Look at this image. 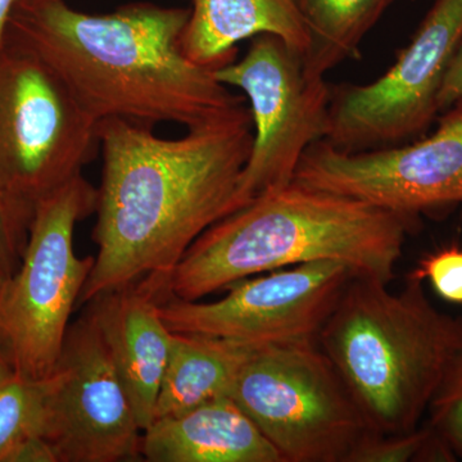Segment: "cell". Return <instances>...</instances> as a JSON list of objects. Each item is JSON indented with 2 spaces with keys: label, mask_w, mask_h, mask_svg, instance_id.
<instances>
[{
  "label": "cell",
  "mask_w": 462,
  "mask_h": 462,
  "mask_svg": "<svg viewBox=\"0 0 462 462\" xmlns=\"http://www.w3.org/2000/svg\"><path fill=\"white\" fill-rule=\"evenodd\" d=\"M355 273L346 264H297L227 287L215 302L163 298L161 316L172 333L247 343L307 342L322 325Z\"/></svg>",
  "instance_id": "8fae6325"
},
{
  "label": "cell",
  "mask_w": 462,
  "mask_h": 462,
  "mask_svg": "<svg viewBox=\"0 0 462 462\" xmlns=\"http://www.w3.org/2000/svg\"><path fill=\"white\" fill-rule=\"evenodd\" d=\"M215 76L243 91L254 123V144L236 190L239 209L291 184L307 149L327 138L331 88L309 80L302 54L270 33L254 38L245 57L218 67Z\"/></svg>",
  "instance_id": "ba28073f"
},
{
  "label": "cell",
  "mask_w": 462,
  "mask_h": 462,
  "mask_svg": "<svg viewBox=\"0 0 462 462\" xmlns=\"http://www.w3.org/2000/svg\"><path fill=\"white\" fill-rule=\"evenodd\" d=\"M254 346L236 340L173 333L154 420L230 397L240 367Z\"/></svg>",
  "instance_id": "2e32d148"
},
{
  "label": "cell",
  "mask_w": 462,
  "mask_h": 462,
  "mask_svg": "<svg viewBox=\"0 0 462 462\" xmlns=\"http://www.w3.org/2000/svg\"><path fill=\"white\" fill-rule=\"evenodd\" d=\"M458 103H462V42L440 88L439 96H438V112L439 115L443 114Z\"/></svg>",
  "instance_id": "603a6c76"
},
{
  "label": "cell",
  "mask_w": 462,
  "mask_h": 462,
  "mask_svg": "<svg viewBox=\"0 0 462 462\" xmlns=\"http://www.w3.org/2000/svg\"><path fill=\"white\" fill-rule=\"evenodd\" d=\"M189 14L143 2L106 14H85L67 2L17 5L7 38L42 58L98 123L123 118L189 130L247 107L215 69L182 53Z\"/></svg>",
  "instance_id": "7a4b0ae2"
},
{
  "label": "cell",
  "mask_w": 462,
  "mask_h": 462,
  "mask_svg": "<svg viewBox=\"0 0 462 462\" xmlns=\"http://www.w3.org/2000/svg\"><path fill=\"white\" fill-rule=\"evenodd\" d=\"M48 389V378H25L0 354V462L26 438L42 437Z\"/></svg>",
  "instance_id": "ac0fdd59"
},
{
  "label": "cell",
  "mask_w": 462,
  "mask_h": 462,
  "mask_svg": "<svg viewBox=\"0 0 462 462\" xmlns=\"http://www.w3.org/2000/svg\"><path fill=\"white\" fill-rule=\"evenodd\" d=\"M48 2H67V0H18L17 5H39Z\"/></svg>",
  "instance_id": "484cf974"
},
{
  "label": "cell",
  "mask_w": 462,
  "mask_h": 462,
  "mask_svg": "<svg viewBox=\"0 0 462 462\" xmlns=\"http://www.w3.org/2000/svg\"><path fill=\"white\" fill-rule=\"evenodd\" d=\"M190 14L180 47L191 62L207 69L233 62L236 44L263 33L278 36L305 54L309 35L294 0H188Z\"/></svg>",
  "instance_id": "9a60e30c"
},
{
  "label": "cell",
  "mask_w": 462,
  "mask_h": 462,
  "mask_svg": "<svg viewBox=\"0 0 462 462\" xmlns=\"http://www.w3.org/2000/svg\"><path fill=\"white\" fill-rule=\"evenodd\" d=\"M97 197L81 173L36 202L21 263L0 284V352L25 378H48L60 360L96 261L76 254L75 227Z\"/></svg>",
  "instance_id": "5b68a950"
},
{
  "label": "cell",
  "mask_w": 462,
  "mask_h": 462,
  "mask_svg": "<svg viewBox=\"0 0 462 462\" xmlns=\"http://www.w3.org/2000/svg\"><path fill=\"white\" fill-rule=\"evenodd\" d=\"M163 298L166 282L147 278L88 303L142 430L156 418L172 346L173 333L160 311Z\"/></svg>",
  "instance_id": "4fadbf2b"
},
{
  "label": "cell",
  "mask_w": 462,
  "mask_h": 462,
  "mask_svg": "<svg viewBox=\"0 0 462 462\" xmlns=\"http://www.w3.org/2000/svg\"><path fill=\"white\" fill-rule=\"evenodd\" d=\"M309 44L302 56L309 80L324 76L346 60L358 58L360 45L394 0H294Z\"/></svg>",
  "instance_id": "e0dca14e"
},
{
  "label": "cell",
  "mask_w": 462,
  "mask_h": 462,
  "mask_svg": "<svg viewBox=\"0 0 462 462\" xmlns=\"http://www.w3.org/2000/svg\"><path fill=\"white\" fill-rule=\"evenodd\" d=\"M354 276L319 333L367 430H415L455 356L462 349V316L438 310L424 285L407 276L398 291Z\"/></svg>",
  "instance_id": "277c9868"
},
{
  "label": "cell",
  "mask_w": 462,
  "mask_h": 462,
  "mask_svg": "<svg viewBox=\"0 0 462 462\" xmlns=\"http://www.w3.org/2000/svg\"><path fill=\"white\" fill-rule=\"evenodd\" d=\"M462 42V0H434L411 42L378 80L331 88L325 142L343 152L401 145L422 135Z\"/></svg>",
  "instance_id": "9c48e42d"
},
{
  "label": "cell",
  "mask_w": 462,
  "mask_h": 462,
  "mask_svg": "<svg viewBox=\"0 0 462 462\" xmlns=\"http://www.w3.org/2000/svg\"><path fill=\"white\" fill-rule=\"evenodd\" d=\"M430 425L402 434H379L367 430L346 462H416Z\"/></svg>",
  "instance_id": "44dd1931"
},
{
  "label": "cell",
  "mask_w": 462,
  "mask_h": 462,
  "mask_svg": "<svg viewBox=\"0 0 462 462\" xmlns=\"http://www.w3.org/2000/svg\"><path fill=\"white\" fill-rule=\"evenodd\" d=\"M48 383L42 438L58 462L142 457L143 430L89 309L69 325Z\"/></svg>",
  "instance_id": "7c38bea8"
},
{
  "label": "cell",
  "mask_w": 462,
  "mask_h": 462,
  "mask_svg": "<svg viewBox=\"0 0 462 462\" xmlns=\"http://www.w3.org/2000/svg\"><path fill=\"white\" fill-rule=\"evenodd\" d=\"M428 424L462 460V349L455 356L431 398Z\"/></svg>",
  "instance_id": "d6986e66"
},
{
  "label": "cell",
  "mask_w": 462,
  "mask_h": 462,
  "mask_svg": "<svg viewBox=\"0 0 462 462\" xmlns=\"http://www.w3.org/2000/svg\"><path fill=\"white\" fill-rule=\"evenodd\" d=\"M0 354H2V352H0Z\"/></svg>",
  "instance_id": "4316f807"
},
{
  "label": "cell",
  "mask_w": 462,
  "mask_h": 462,
  "mask_svg": "<svg viewBox=\"0 0 462 462\" xmlns=\"http://www.w3.org/2000/svg\"><path fill=\"white\" fill-rule=\"evenodd\" d=\"M149 462H284L230 397L178 416L158 418L142 434Z\"/></svg>",
  "instance_id": "5bb4252c"
},
{
  "label": "cell",
  "mask_w": 462,
  "mask_h": 462,
  "mask_svg": "<svg viewBox=\"0 0 462 462\" xmlns=\"http://www.w3.org/2000/svg\"><path fill=\"white\" fill-rule=\"evenodd\" d=\"M252 130L249 107L178 139L123 118L100 121L103 170L93 233L98 254L78 306L143 279L167 285L191 245L236 211Z\"/></svg>",
  "instance_id": "6da1fadb"
},
{
  "label": "cell",
  "mask_w": 462,
  "mask_h": 462,
  "mask_svg": "<svg viewBox=\"0 0 462 462\" xmlns=\"http://www.w3.org/2000/svg\"><path fill=\"white\" fill-rule=\"evenodd\" d=\"M33 207L0 194V284L16 272L25 251Z\"/></svg>",
  "instance_id": "ffe728a7"
},
{
  "label": "cell",
  "mask_w": 462,
  "mask_h": 462,
  "mask_svg": "<svg viewBox=\"0 0 462 462\" xmlns=\"http://www.w3.org/2000/svg\"><path fill=\"white\" fill-rule=\"evenodd\" d=\"M230 398L284 462H346L369 430L316 340L254 346Z\"/></svg>",
  "instance_id": "8992f818"
},
{
  "label": "cell",
  "mask_w": 462,
  "mask_h": 462,
  "mask_svg": "<svg viewBox=\"0 0 462 462\" xmlns=\"http://www.w3.org/2000/svg\"><path fill=\"white\" fill-rule=\"evenodd\" d=\"M5 462H58L54 449L42 437L26 438L9 452Z\"/></svg>",
  "instance_id": "cb8c5ba5"
},
{
  "label": "cell",
  "mask_w": 462,
  "mask_h": 462,
  "mask_svg": "<svg viewBox=\"0 0 462 462\" xmlns=\"http://www.w3.org/2000/svg\"><path fill=\"white\" fill-rule=\"evenodd\" d=\"M413 221L291 181L207 229L172 270L166 298L199 300L256 273L321 261L389 284Z\"/></svg>",
  "instance_id": "3957f363"
},
{
  "label": "cell",
  "mask_w": 462,
  "mask_h": 462,
  "mask_svg": "<svg viewBox=\"0 0 462 462\" xmlns=\"http://www.w3.org/2000/svg\"><path fill=\"white\" fill-rule=\"evenodd\" d=\"M440 115L436 132L412 144L343 152L325 141L315 143L303 154L293 181L412 220L462 205V103Z\"/></svg>",
  "instance_id": "30bf717a"
},
{
  "label": "cell",
  "mask_w": 462,
  "mask_h": 462,
  "mask_svg": "<svg viewBox=\"0 0 462 462\" xmlns=\"http://www.w3.org/2000/svg\"><path fill=\"white\" fill-rule=\"evenodd\" d=\"M98 121L42 58L7 38L0 51V194L35 206L83 173Z\"/></svg>",
  "instance_id": "52a82bcc"
},
{
  "label": "cell",
  "mask_w": 462,
  "mask_h": 462,
  "mask_svg": "<svg viewBox=\"0 0 462 462\" xmlns=\"http://www.w3.org/2000/svg\"><path fill=\"white\" fill-rule=\"evenodd\" d=\"M409 278L428 281L438 296L454 305H462V249L445 248L419 263Z\"/></svg>",
  "instance_id": "7402d4cb"
},
{
  "label": "cell",
  "mask_w": 462,
  "mask_h": 462,
  "mask_svg": "<svg viewBox=\"0 0 462 462\" xmlns=\"http://www.w3.org/2000/svg\"><path fill=\"white\" fill-rule=\"evenodd\" d=\"M18 0H0V51L7 42L9 23L17 7Z\"/></svg>",
  "instance_id": "d4e9b609"
}]
</instances>
